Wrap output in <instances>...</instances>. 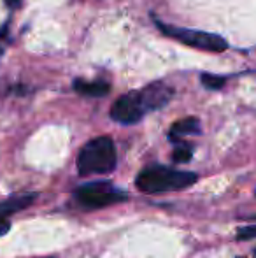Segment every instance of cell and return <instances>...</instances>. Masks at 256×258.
Listing matches in <instances>:
<instances>
[{
	"instance_id": "6da1fadb",
	"label": "cell",
	"mask_w": 256,
	"mask_h": 258,
	"mask_svg": "<svg viewBox=\"0 0 256 258\" xmlns=\"http://www.w3.org/2000/svg\"><path fill=\"white\" fill-rule=\"evenodd\" d=\"M198 179L195 172L176 170L165 165H149L139 172L135 184L144 194H163L188 188Z\"/></svg>"
},
{
	"instance_id": "7a4b0ae2",
	"label": "cell",
	"mask_w": 256,
	"mask_h": 258,
	"mask_svg": "<svg viewBox=\"0 0 256 258\" xmlns=\"http://www.w3.org/2000/svg\"><path fill=\"white\" fill-rule=\"evenodd\" d=\"M116 167V148L109 137L90 141L77 156V170L81 176L109 174Z\"/></svg>"
},
{
	"instance_id": "3957f363",
	"label": "cell",
	"mask_w": 256,
	"mask_h": 258,
	"mask_svg": "<svg viewBox=\"0 0 256 258\" xmlns=\"http://www.w3.org/2000/svg\"><path fill=\"white\" fill-rule=\"evenodd\" d=\"M153 21L165 35H168V37L176 39V41L183 42V44H186V46H190V48L204 49V51H211V53H221L228 48V42L216 34H209V32H200V30H190V28L176 27V25H167V23H161L156 18H153Z\"/></svg>"
},
{
	"instance_id": "277c9868",
	"label": "cell",
	"mask_w": 256,
	"mask_h": 258,
	"mask_svg": "<svg viewBox=\"0 0 256 258\" xmlns=\"http://www.w3.org/2000/svg\"><path fill=\"white\" fill-rule=\"evenodd\" d=\"M75 201L82 207L88 209H99L111 204H118L128 199V194L123 190H118L111 183H88L74 191Z\"/></svg>"
},
{
	"instance_id": "5b68a950",
	"label": "cell",
	"mask_w": 256,
	"mask_h": 258,
	"mask_svg": "<svg viewBox=\"0 0 256 258\" xmlns=\"http://www.w3.org/2000/svg\"><path fill=\"white\" fill-rule=\"evenodd\" d=\"M144 114H147V111L144 107L142 99H140L139 90L121 95L111 109V118L118 123H123V125H133V123L140 121Z\"/></svg>"
},
{
	"instance_id": "8992f818",
	"label": "cell",
	"mask_w": 256,
	"mask_h": 258,
	"mask_svg": "<svg viewBox=\"0 0 256 258\" xmlns=\"http://www.w3.org/2000/svg\"><path fill=\"white\" fill-rule=\"evenodd\" d=\"M139 93H140V99H142L146 111L151 112V111H156V109H161L163 105H167L168 100L174 95V90L165 85V83L156 81V83L147 85L146 88L139 90Z\"/></svg>"
},
{
	"instance_id": "52a82bcc",
	"label": "cell",
	"mask_w": 256,
	"mask_h": 258,
	"mask_svg": "<svg viewBox=\"0 0 256 258\" xmlns=\"http://www.w3.org/2000/svg\"><path fill=\"white\" fill-rule=\"evenodd\" d=\"M35 195L30 194V195H21V197H14V199H9L7 202L0 204V235H4L7 230H9V220H7V214L14 213V211H20L23 207H27L28 204H32V199Z\"/></svg>"
},
{
	"instance_id": "ba28073f",
	"label": "cell",
	"mask_w": 256,
	"mask_h": 258,
	"mask_svg": "<svg viewBox=\"0 0 256 258\" xmlns=\"http://www.w3.org/2000/svg\"><path fill=\"white\" fill-rule=\"evenodd\" d=\"M195 134H200V121L197 118H185L172 125L170 132H168V139L174 144H178L183 143V137L195 136Z\"/></svg>"
},
{
	"instance_id": "9c48e42d",
	"label": "cell",
	"mask_w": 256,
	"mask_h": 258,
	"mask_svg": "<svg viewBox=\"0 0 256 258\" xmlns=\"http://www.w3.org/2000/svg\"><path fill=\"white\" fill-rule=\"evenodd\" d=\"M74 90L86 97H104L109 93L111 86L106 81H82V79H75Z\"/></svg>"
},
{
	"instance_id": "30bf717a",
	"label": "cell",
	"mask_w": 256,
	"mask_h": 258,
	"mask_svg": "<svg viewBox=\"0 0 256 258\" xmlns=\"http://www.w3.org/2000/svg\"><path fill=\"white\" fill-rule=\"evenodd\" d=\"M192 155H193V150L185 143V141H183V143L176 144L172 158H174V162L183 163V162H190V160H192Z\"/></svg>"
},
{
	"instance_id": "8fae6325",
	"label": "cell",
	"mask_w": 256,
	"mask_h": 258,
	"mask_svg": "<svg viewBox=\"0 0 256 258\" xmlns=\"http://www.w3.org/2000/svg\"><path fill=\"white\" fill-rule=\"evenodd\" d=\"M226 78L223 76H212V74H202V85L205 88H211V90H218L225 85Z\"/></svg>"
},
{
	"instance_id": "7c38bea8",
	"label": "cell",
	"mask_w": 256,
	"mask_h": 258,
	"mask_svg": "<svg viewBox=\"0 0 256 258\" xmlns=\"http://www.w3.org/2000/svg\"><path fill=\"white\" fill-rule=\"evenodd\" d=\"M237 237H239V239L256 237V225H253V227H244V228H240L239 234H237Z\"/></svg>"
},
{
	"instance_id": "4fadbf2b",
	"label": "cell",
	"mask_w": 256,
	"mask_h": 258,
	"mask_svg": "<svg viewBox=\"0 0 256 258\" xmlns=\"http://www.w3.org/2000/svg\"><path fill=\"white\" fill-rule=\"evenodd\" d=\"M20 2L21 0H6V4L9 7H16V6H20Z\"/></svg>"
},
{
	"instance_id": "5bb4252c",
	"label": "cell",
	"mask_w": 256,
	"mask_h": 258,
	"mask_svg": "<svg viewBox=\"0 0 256 258\" xmlns=\"http://www.w3.org/2000/svg\"><path fill=\"white\" fill-rule=\"evenodd\" d=\"M46 258H55V256H46Z\"/></svg>"
},
{
	"instance_id": "9a60e30c",
	"label": "cell",
	"mask_w": 256,
	"mask_h": 258,
	"mask_svg": "<svg viewBox=\"0 0 256 258\" xmlns=\"http://www.w3.org/2000/svg\"><path fill=\"white\" fill-rule=\"evenodd\" d=\"M254 258H256V249H254Z\"/></svg>"
}]
</instances>
